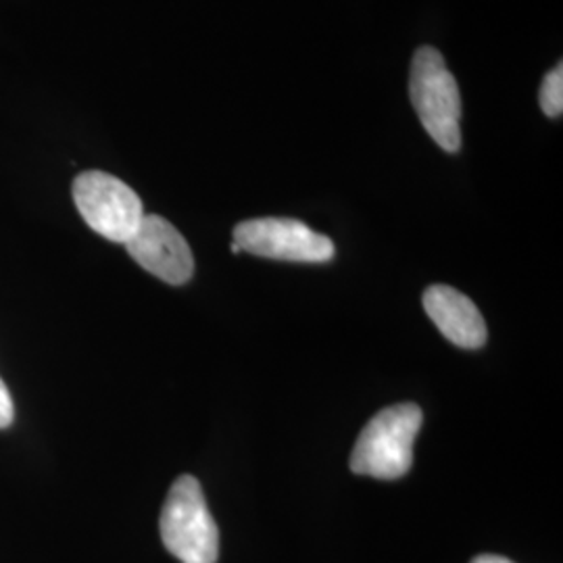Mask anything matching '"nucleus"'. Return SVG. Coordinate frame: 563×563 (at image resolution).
I'll return each instance as SVG.
<instances>
[{"label":"nucleus","mask_w":563,"mask_h":563,"mask_svg":"<svg viewBox=\"0 0 563 563\" xmlns=\"http://www.w3.org/2000/svg\"><path fill=\"white\" fill-rule=\"evenodd\" d=\"M409 97L430 139L446 153H457L462 146V97L455 76L437 48L420 46L416 51L409 71Z\"/></svg>","instance_id":"f257e3e1"},{"label":"nucleus","mask_w":563,"mask_h":563,"mask_svg":"<svg viewBox=\"0 0 563 563\" xmlns=\"http://www.w3.org/2000/svg\"><path fill=\"white\" fill-rule=\"evenodd\" d=\"M422 422V409L416 402L386 407L363 428L351 455V470L380 481L401 478L413 463V441Z\"/></svg>","instance_id":"f03ea898"},{"label":"nucleus","mask_w":563,"mask_h":563,"mask_svg":"<svg viewBox=\"0 0 563 563\" xmlns=\"http://www.w3.org/2000/svg\"><path fill=\"white\" fill-rule=\"evenodd\" d=\"M159 528L165 549L181 563L218 562V523L207 507L201 483L195 476H180L172 484Z\"/></svg>","instance_id":"7ed1b4c3"},{"label":"nucleus","mask_w":563,"mask_h":563,"mask_svg":"<svg viewBox=\"0 0 563 563\" xmlns=\"http://www.w3.org/2000/svg\"><path fill=\"white\" fill-rule=\"evenodd\" d=\"M71 192L84 222L107 241L125 244L144 218L141 197L111 174L84 172Z\"/></svg>","instance_id":"20e7f679"},{"label":"nucleus","mask_w":563,"mask_h":563,"mask_svg":"<svg viewBox=\"0 0 563 563\" xmlns=\"http://www.w3.org/2000/svg\"><path fill=\"white\" fill-rule=\"evenodd\" d=\"M234 242L241 251L278 262L325 263L334 257V242L290 218H257L239 223Z\"/></svg>","instance_id":"39448f33"},{"label":"nucleus","mask_w":563,"mask_h":563,"mask_svg":"<svg viewBox=\"0 0 563 563\" xmlns=\"http://www.w3.org/2000/svg\"><path fill=\"white\" fill-rule=\"evenodd\" d=\"M125 249L148 274L172 286L186 284L195 274V257L188 242L162 216H144Z\"/></svg>","instance_id":"423d86ee"},{"label":"nucleus","mask_w":563,"mask_h":563,"mask_svg":"<svg viewBox=\"0 0 563 563\" xmlns=\"http://www.w3.org/2000/svg\"><path fill=\"white\" fill-rule=\"evenodd\" d=\"M423 309L444 336L462 349H481L486 342V323L481 309L463 292L434 284L423 292Z\"/></svg>","instance_id":"0eeeda50"},{"label":"nucleus","mask_w":563,"mask_h":563,"mask_svg":"<svg viewBox=\"0 0 563 563\" xmlns=\"http://www.w3.org/2000/svg\"><path fill=\"white\" fill-rule=\"evenodd\" d=\"M539 101L543 107L544 115L555 120L562 118L563 111V67L562 63L551 69L544 76L543 84H541V92H539Z\"/></svg>","instance_id":"6e6552de"},{"label":"nucleus","mask_w":563,"mask_h":563,"mask_svg":"<svg viewBox=\"0 0 563 563\" xmlns=\"http://www.w3.org/2000/svg\"><path fill=\"white\" fill-rule=\"evenodd\" d=\"M15 420V405H13V397L9 393V388L0 380V430L9 428Z\"/></svg>","instance_id":"1a4fd4ad"},{"label":"nucleus","mask_w":563,"mask_h":563,"mask_svg":"<svg viewBox=\"0 0 563 563\" xmlns=\"http://www.w3.org/2000/svg\"><path fill=\"white\" fill-rule=\"evenodd\" d=\"M472 563H514L505 560L501 555H478Z\"/></svg>","instance_id":"9d476101"}]
</instances>
